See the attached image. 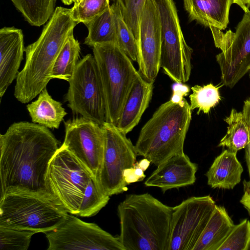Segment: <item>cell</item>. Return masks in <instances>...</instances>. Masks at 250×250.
Returning <instances> with one entry per match:
<instances>
[{
  "instance_id": "cell-8",
  "label": "cell",
  "mask_w": 250,
  "mask_h": 250,
  "mask_svg": "<svg viewBox=\"0 0 250 250\" xmlns=\"http://www.w3.org/2000/svg\"><path fill=\"white\" fill-rule=\"evenodd\" d=\"M68 83V106L73 112L102 125L106 122V101L94 56L88 54L78 62Z\"/></svg>"
},
{
  "instance_id": "cell-13",
  "label": "cell",
  "mask_w": 250,
  "mask_h": 250,
  "mask_svg": "<svg viewBox=\"0 0 250 250\" xmlns=\"http://www.w3.org/2000/svg\"><path fill=\"white\" fill-rule=\"evenodd\" d=\"M45 234L48 250H125L119 237L69 214L61 225Z\"/></svg>"
},
{
  "instance_id": "cell-1",
  "label": "cell",
  "mask_w": 250,
  "mask_h": 250,
  "mask_svg": "<svg viewBox=\"0 0 250 250\" xmlns=\"http://www.w3.org/2000/svg\"><path fill=\"white\" fill-rule=\"evenodd\" d=\"M58 145L47 127L33 122L14 123L1 134L0 198L23 193L58 200L46 181L49 164Z\"/></svg>"
},
{
  "instance_id": "cell-7",
  "label": "cell",
  "mask_w": 250,
  "mask_h": 250,
  "mask_svg": "<svg viewBox=\"0 0 250 250\" xmlns=\"http://www.w3.org/2000/svg\"><path fill=\"white\" fill-rule=\"evenodd\" d=\"M159 11L161 27L160 67L176 83L190 78L193 50L187 44L173 0H154Z\"/></svg>"
},
{
  "instance_id": "cell-25",
  "label": "cell",
  "mask_w": 250,
  "mask_h": 250,
  "mask_svg": "<svg viewBox=\"0 0 250 250\" xmlns=\"http://www.w3.org/2000/svg\"><path fill=\"white\" fill-rule=\"evenodd\" d=\"M80 52V43L72 34L55 60L51 73L52 79H58L69 82L78 62Z\"/></svg>"
},
{
  "instance_id": "cell-10",
  "label": "cell",
  "mask_w": 250,
  "mask_h": 250,
  "mask_svg": "<svg viewBox=\"0 0 250 250\" xmlns=\"http://www.w3.org/2000/svg\"><path fill=\"white\" fill-rule=\"evenodd\" d=\"M209 28L215 46L221 50L216 60L222 82L232 88L250 71V11L245 12L235 32Z\"/></svg>"
},
{
  "instance_id": "cell-28",
  "label": "cell",
  "mask_w": 250,
  "mask_h": 250,
  "mask_svg": "<svg viewBox=\"0 0 250 250\" xmlns=\"http://www.w3.org/2000/svg\"><path fill=\"white\" fill-rule=\"evenodd\" d=\"M111 5L116 17V44L132 61L138 62L139 48L137 42L124 21L119 7L115 3Z\"/></svg>"
},
{
  "instance_id": "cell-15",
  "label": "cell",
  "mask_w": 250,
  "mask_h": 250,
  "mask_svg": "<svg viewBox=\"0 0 250 250\" xmlns=\"http://www.w3.org/2000/svg\"><path fill=\"white\" fill-rule=\"evenodd\" d=\"M139 72L154 83L160 68L161 27L159 13L154 0H146L139 23L138 42Z\"/></svg>"
},
{
  "instance_id": "cell-4",
  "label": "cell",
  "mask_w": 250,
  "mask_h": 250,
  "mask_svg": "<svg viewBox=\"0 0 250 250\" xmlns=\"http://www.w3.org/2000/svg\"><path fill=\"white\" fill-rule=\"evenodd\" d=\"M191 110L184 98L162 104L144 125L135 145L138 155L157 167L174 155L184 153Z\"/></svg>"
},
{
  "instance_id": "cell-32",
  "label": "cell",
  "mask_w": 250,
  "mask_h": 250,
  "mask_svg": "<svg viewBox=\"0 0 250 250\" xmlns=\"http://www.w3.org/2000/svg\"><path fill=\"white\" fill-rule=\"evenodd\" d=\"M250 250V221L235 225L218 250Z\"/></svg>"
},
{
  "instance_id": "cell-14",
  "label": "cell",
  "mask_w": 250,
  "mask_h": 250,
  "mask_svg": "<svg viewBox=\"0 0 250 250\" xmlns=\"http://www.w3.org/2000/svg\"><path fill=\"white\" fill-rule=\"evenodd\" d=\"M64 125L62 145L98 182L105 147V133L102 126L83 117L69 120Z\"/></svg>"
},
{
  "instance_id": "cell-11",
  "label": "cell",
  "mask_w": 250,
  "mask_h": 250,
  "mask_svg": "<svg viewBox=\"0 0 250 250\" xmlns=\"http://www.w3.org/2000/svg\"><path fill=\"white\" fill-rule=\"evenodd\" d=\"M105 133V147L98 183L103 191L110 196L127 190L124 172L137 162L135 146L117 126L105 122L102 125Z\"/></svg>"
},
{
  "instance_id": "cell-40",
  "label": "cell",
  "mask_w": 250,
  "mask_h": 250,
  "mask_svg": "<svg viewBox=\"0 0 250 250\" xmlns=\"http://www.w3.org/2000/svg\"><path fill=\"white\" fill-rule=\"evenodd\" d=\"M65 5H69L74 2L75 0H61Z\"/></svg>"
},
{
  "instance_id": "cell-6",
  "label": "cell",
  "mask_w": 250,
  "mask_h": 250,
  "mask_svg": "<svg viewBox=\"0 0 250 250\" xmlns=\"http://www.w3.org/2000/svg\"><path fill=\"white\" fill-rule=\"evenodd\" d=\"M92 47L105 94L106 122L116 125L140 73L131 59L116 44H99Z\"/></svg>"
},
{
  "instance_id": "cell-22",
  "label": "cell",
  "mask_w": 250,
  "mask_h": 250,
  "mask_svg": "<svg viewBox=\"0 0 250 250\" xmlns=\"http://www.w3.org/2000/svg\"><path fill=\"white\" fill-rule=\"evenodd\" d=\"M32 122L50 128H59L67 114L62 104L49 94L45 88L38 99L27 105Z\"/></svg>"
},
{
  "instance_id": "cell-21",
  "label": "cell",
  "mask_w": 250,
  "mask_h": 250,
  "mask_svg": "<svg viewBox=\"0 0 250 250\" xmlns=\"http://www.w3.org/2000/svg\"><path fill=\"white\" fill-rule=\"evenodd\" d=\"M234 226L226 208L216 205L193 250H218Z\"/></svg>"
},
{
  "instance_id": "cell-42",
  "label": "cell",
  "mask_w": 250,
  "mask_h": 250,
  "mask_svg": "<svg viewBox=\"0 0 250 250\" xmlns=\"http://www.w3.org/2000/svg\"><path fill=\"white\" fill-rule=\"evenodd\" d=\"M234 1H235V3L238 4L239 5V2L238 1V0H234Z\"/></svg>"
},
{
  "instance_id": "cell-24",
  "label": "cell",
  "mask_w": 250,
  "mask_h": 250,
  "mask_svg": "<svg viewBox=\"0 0 250 250\" xmlns=\"http://www.w3.org/2000/svg\"><path fill=\"white\" fill-rule=\"evenodd\" d=\"M224 121L228 125V129L218 146L226 147L229 151L237 153L239 150L245 148L249 143L247 125L242 112H238L234 108L231 109Z\"/></svg>"
},
{
  "instance_id": "cell-35",
  "label": "cell",
  "mask_w": 250,
  "mask_h": 250,
  "mask_svg": "<svg viewBox=\"0 0 250 250\" xmlns=\"http://www.w3.org/2000/svg\"><path fill=\"white\" fill-rule=\"evenodd\" d=\"M175 83L172 85V95L170 99L175 102H180L188 94L189 88L184 83Z\"/></svg>"
},
{
  "instance_id": "cell-5",
  "label": "cell",
  "mask_w": 250,
  "mask_h": 250,
  "mask_svg": "<svg viewBox=\"0 0 250 250\" xmlns=\"http://www.w3.org/2000/svg\"><path fill=\"white\" fill-rule=\"evenodd\" d=\"M68 212L56 200L23 193H12L0 198V226L46 232L65 220Z\"/></svg>"
},
{
  "instance_id": "cell-43",
  "label": "cell",
  "mask_w": 250,
  "mask_h": 250,
  "mask_svg": "<svg viewBox=\"0 0 250 250\" xmlns=\"http://www.w3.org/2000/svg\"><path fill=\"white\" fill-rule=\"evenodd\" d=\"M249 76H250V71H249Z\"/></svg>"
},
{
  "instance_id": "cell-38",
  "label": "cell",
  "mask_w": 250,
  "mask_h": 250,
  "mask_svg": "<svg viewBox=\"0 0 250 250\" xmlns=\"http://www.w3.org/2000/svg\"><path fill=\"white\" fill-rule=\"evenodd\" d=\"M138 166L144 171H146L149 166L151 162L146 158H144L139 162H137Z\"/></svg>"
},
{
  "instance_id": "cell-31",
  "label": "cell",
  "mask_w": 250,
  "mask_h": 250,
  "mask_svg": "<svg viewBox=\"0 0 250 250\" xmlns=\"http://www.w3.org/2000/svg\"><path fill=\"white\" fill-rule=\"evenodd\" d=\"M146 0H115L123 18L134 36L137 43L139 35L141 14Z\"/></svg>"
},
{
  "instance_id": "cell-34",
  "label": "cell",
  "mask_w": 250,
  "mask_h": 250,
  "mask_svg": "<svg viewBox=\"0 0 250 250\" xmlns=\"http://www.w3.org/2000/svg\"><path fill=\"white\" fill-rule=\"evenodd\" d=\"M242 113L247 125L249 132V143L245 148L246 162L250 179V98L244 101ZM244 185L245 187L250 188V180L249 183L244 184Z\"/></svg>"
},
{
  "instance_id": "cell-9",
  "label": "cell",
  "mask_w": 250,
  "mask_h": 250,
  "mask_svg": "<svg viewBox=\"0 0 250 250\" xmlns=\"http://www.w3.org/2000/svg\"><path fill=\"white\" fill-rule=\"evenodd\" d=\"M93 178L85 167L62 145L49 163L46 181L52 194L67 211L78 215Z\"/></svg>"
},
{
  "instance_id": "cell-27",
  "label": "cell",
  "mask_w": 250,
  "mask_h": 250,
  "mask_svg": "<svg viewBox=\"0 0 250 250\" xmlns=\"http://www.w3.org/2000/svg\"><path fill=\"white\" fill-rule=\"evenodd\" d=\"M219 88L211 83L203 86H192L191 88L192 93L189 95L191 110L198 109V115L201 112L205 114L209 113L211 109L216 106L221 100Z\"/></svg>"
},
{
  "instance_id": "cell-20",
  "label": "cell",
  "mask_w": 250,
  "mask_h": 250,
  "mask_svg": "<svg viewBox=\"0 0 250 250\" xmlns=\"http://www.w3.org/2000/svg\"><path fill=\"white\" fill-rule=\"evenodd\" d=\"M243 172L236 153L225 149L214 159L206 176L211 188L231 189L240 182Z\"/></svg>"
},
{
  "instance_id": "cell-37",
  "label": "cell",
  "mask_w": 250,
  "mask_h": 250,
  "mask_svg": "<svg viewBox=\"0 0 250 250\" xmlns=\"http://www.w3.org/2000/svg\"><path fill=\"white\" fill-rule=\"evenodd\" d=\"M240 202L250 213V188L245 187L244 193Z\"/></svg>"
},
{
  "instance_id": "cell-36",
  "label": "cell",
  "mask_w": 250,
  "mask_h": 250,
  "mask_svg": "<svg viewBox=\"0 0 250 250\" xmlns=\"http://www.w3.org/2000/svg\"><path fill=\"white\" fill-rule=\"evenodd\" d=\"M124 177L128 185L142 181L141 179L136 174L134 167L125 169L124 172Z\"/></svg>"
},
{
  "instance_id": "cell-29",
  "label": "cell",
  "mask_w": 250,
  "mask_h": 250,
  "mask_svg": "<svg viewBox=\"0 0 250 250\" xmlns=\"http://www.w3.org/2000/svg\"><path fill=\"white\" fill-rule=\"evenodd\" d=\"M109 197L103 191L97 181L93 178L83 198L78 216L90 217L96 215L108 203Z\"/></svg>"
},
{
  "instance_id": "cell-3",
  "label": "cell",
  "mask_w": 250,
  "mask_h": 250,
  "mask_svg": "<svg viewBox=\"0 0 250 250\" xmlns=\"http://www.w3.org/2000/svg\"><path fill=\"white\" fill-rule=\"evenodd\" d=\"M117 212L125 250H167L173 207L148 193L129 194Z\"/></svg>"
},
{
  "instance_id": "cell-17",
  "label": "cell",
  "mask_w": 250,
  "mask_h": 250,
  "mask_svg": "<svg viewBox=\"0 0 250 250\" xmlns=\"http://www.w3.org/2000/svg\"><path fill=\"white\" fill-rule=\"evenodd\" d=\"M23 34L21 29L4 27L0 30V96L17 78L23 59Z\"/></svg>"
},
{
  "instance_id": "cell-30",
  "label": "cell",
  "mask_w": 250,
  "mask_h": 250,
  "mask_svg": "<svg viewBox=\"0 0 250 250\" xmlns=\"http://www.w3.org/2000/svg\"><path fill=\"white\" fill-rule=\"evenodd\" d=\"M34 231L0 226V250H26Z\"/></svg>"
},
{
  "instance_id": "cell-26",
  "label": "cell",
  "mask_w": 250,
  "mask_h": 250,
  "mask_svg": "<svg viewBox=\"0 0 250 250\" xmlns=\"http://www.w3.org/2000/svg\"><path fill=\"white\" fill-rule=\"evenodd\" d=\"M31 25L41 26L51 17L56 0H11Z\"/></svg>"
},
{
  "instance_id": "cell-12",
  "label": "cell",
  "mask_w": 250,
  "mask_h": 250,
  "mask_svg": "<svg viewBox=\"0 0 250 250\" xmlns=\"http://www.w3.org/2000/svg\"><path fill=\"white\" fill-rule=\"evenodd\" d=\"M216 206L207 195L189 197L173 207L167 250H193Z\"/></svg>"
},
{
  "instance_id": "cell-41",
  "label": "cell",
  "mask_w": 250,
  "mask_h": 250,
  "mask_svg": "<svg viewBox=\"0 0 250 250\" xmlns=\"http://www.w3.org/2000/svg\"><path fill=\"white\" fill-rule=\"evenodd\" d=\"M82 0H75L74 4H79Z\"/></svg>"
},
{
  "instance_id": "cell-19",
  "label": "cell",
  "mask_w": 250,
  "mask_h": 250,
  "mask_svg": "<svg viewBox=\"0 0 250 250\" xmlns=\"http://www.w3.org/2000/svg\"><path fill=\"white\" fill-rule=\"evenodd\" d=\"M190 21L205 27L225 30L229 23V12L234 0H183Z\"/></svg>"
},
{
  "instance_id": "cell-23",
  "label": "cell",
  "mask_w": 250,
  "mask_h": 250,
  "mask_svg": "<svg viewBox=\"0 0 250 250\" xmlns=\"http://www.w3.org/2000/svg\"><path fill=\"white\" fill-rule=\"evenodd\" d=\"M84 24L88 31L84 40L85 44L93 47L99 44H116V17L112 5Z\"/></svg>"
},
{
  "instance_id": "cell-18",
  "label": "cell",
  "mask_w": 250,
  "mask_h": 250,
  "mask_svg": "<svg viewBox=\"0 0 250 250\" xmlns=\"http://www.w3.org/2000/svg\"><path fill=\"white\" fill-rule=\"evenodd\" d=\"M153 83L140 74L136 79L116 125L122 132L127 134L139 123L151 99Z\"/></svg>"
},
{
  "instance_id": "cell-2",
  "label": "cell",
  "mask_w": 250,
  "mask_h": 250,
  "mask_svg": "<svg viewBox=\"0 0 250 250\" xmlns=\"http://www.w3.org/2000/svg\"><path fill=\"white\" fill-rule=\"evenodd\" d=\"M77 24L71 8H55L39 39L25 48V64L17 75L15 86L18 101L28 103L46 88L52 79L55 60Z\"/></svg>"
},
{
  "instance_id": "cell-33",
  "label": "cell",
  "mask_w": 250,
  "mask_h": 250,
  "mask_svg": "<svg viewBox=\"0 0 250 250\" xmlns=\"http://www.w3.org/2000/svg\"><path fill=\"white\" fill-rule=\"evenodd\" d=\"M109 0H82L71 8L72 17L78 24L87 22L110 7Z\"/></svg>"
},
{
  "instance_id": "cell-16",
  "label": "cell",
  "mask_w": 250,
  "mask_h": 250,
  "mask_svg": "<svg viewBox=\"0 0 250 250\" xmlns=\"http://www.w3.org/2000/svg\"><path fill=\"white\" fill-rule=\"evenodd\" d=\"M198 166L184 152L169 158L154 170L144 182L147 187L160 188L163 193L193 185Z\"/></svg>"
},
{
  "instance_id": "cell-39",
  "label": "cell",
  "mask_w": 250,
  "mask_h": 250,
  "mask_svg": "<svg viewBox=\"0 0 250 250\" xmlns=\"http://www.w3.org/2000/svg\"><path fill=\"white\" fill-rule=\"evenodd\" d=\"M239 6L243 9L244 12L249 10V7H250V0H238Z\"/></svg>"
}]
</instances>
